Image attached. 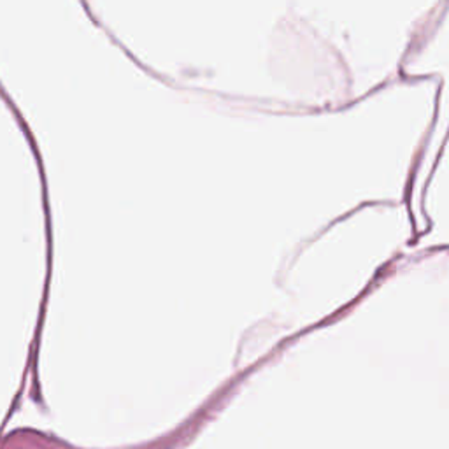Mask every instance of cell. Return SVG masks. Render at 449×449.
Segmentation results:
<instances>
[]
</instances>
